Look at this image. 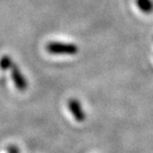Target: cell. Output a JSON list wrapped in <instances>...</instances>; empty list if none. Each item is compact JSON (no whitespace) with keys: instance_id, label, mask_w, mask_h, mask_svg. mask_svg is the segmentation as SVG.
<instances>
[{"instance_id":"6da1fadb","label":"cell","mask_w":153,"mask_h":153,"mask_svg":"<svg viewBox=\"0 0 153 153\" xmlns=\"http://www.w3.org/2000/svg\"><path fill=\"white\" fill-rule=\"evenodd\" d=\"M46 49L50 54L54 55H76L79 52L76 45L62 42H50L46 46Z\"/></svg>"},{"instance_id":"7a4b0ae2","label":"cell","mask_w":153,"mask_h":153,"mask_svg":"<svg viewBox=\"0 0 153 153\" xmlns=\"http://www.w3.org/2000/svg\"><path fill=\"white\" fill-rule=\"evenodd\" d=\"M10 69H11L12 79H13V82H14L15 87H16L20 91H26L27 87H28V82H27L26 78L23 76V74L21 73L19 68H18V66L13 64Z\"/></svg>"},{"instance_id":"3957f363","label":"cell","mask_w":153,"mask_h":153,"mask_svg":"<svg viewBox=\"0 0 153 153\" xmlns=\"http://www.w3.org/2000/svg\"><path fill=\"white\" fill-rule=\"evenodd\" d=\"M68 108H69V111L72 112V114L75 117L76 120L82 122L85 119V114L82 108L81 102H79L78 100L70 99L68 102Z\"/></svg>"},{"instance_id":"277c9868","label":"cell","mask_w":153,"mask_h":153,"mask_svg":"<svg viewBox=\"0 0 153 153\" xmlns=\"http://www.w3.org/2000/svg\"><path fill=\"white\" fill-rule=\"evenodd\" d=\"M137 7L142 13L150 14L153 12V0H135Z\"/></svg>"},{"instance_id":"5b68a950","label":"cell","mask_w":153,"mask_h":153,"mask_svg":"<svg viewBox=\"0 0 153 153\" xmlns=\"http://www.w3.org/2000/svg\"><path fill=\"white\" fill-rule=\"evenodd\" d=\"M13 64H14L13 61L11 60L10 57L3 56L1 59H0V69L3 70V71H6V70L10 69Z\"/></svg>"},{"instance_id":"8992f818","label":"cell","mask_w":153,"mask_h":153,"mask_svg":"<svg viewBox=\"0 0 153 153\" xmlns=\"http://www.w3.org/2000/svg\"><path fill=\"white\" fill-rule=\"evenodd\" d=\"M8 151L10 153H19V151H18V148L16 147V146H13V145H10L8 147Z\"/></svg>"}]
</instances>
